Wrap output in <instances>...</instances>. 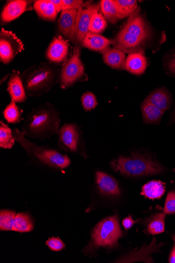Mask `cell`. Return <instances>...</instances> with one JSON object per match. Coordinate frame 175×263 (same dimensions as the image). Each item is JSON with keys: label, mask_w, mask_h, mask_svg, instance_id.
<instances>
[{"label": "cell", "mask_w": 175, "mask_h": 263, "mask_svg": "<svg viewBox=\"0 0 175 263\" xmlns=\"http://www.w3.org/2000/svg\"><path fill=\"white\" fill-rule=\"evenodd\" d=\"M60 75L58 66L51 62L31 66L22 75L27 95L36 97L47 93L59 82Z\"/></svg>", "instance_id": "2"}, {"label": "cell", "mask_w": 175, "mask_h": 263, "mask_svg": "<svg viewBox=\"0 0 175 263\" xmlns=\"http://www.w3.org/2000/svg\"><path fill=\"white\" fill-rule=\"evenodd\" d=\"M143 121L147 124H158L165 112L151 103L144 100L141 105Z\"/></svg>", "instance_id": "20"}, {"label": "cell", "mask_w": 175, "mask_h": 263, "mask_svg": "<svg viewBox=\"0 0 175 263\" xmlns=\"http://www.w3.org/2000/svg\"><path fill=\"white\" fill-rule=\"evenodd\" d=\"M173 240L174 242V243H175V235L173 236Z\"/></svg>", "instance_id": "41"}, {"label": "cell", "mask_w": 175, "mask_h": 263, "mask_svg": "<svg viewBox=\"0 0 175 263\" xmlns=\"http://www.w3.org/2000/svg\"><path fill=\"white\" fill-rule=\"evenodd\" d=\"M77 14V10H63L58 20V29L69 41H75Z\"/></svg>", "instance_id": "13"}, {"label": "cell", "mask_w": 175, "mask_h": 263, "mask_svg": "<svg viewBox=\"0 0 175 263\" xmlns=\"http://www.w3.org/2000/svg\"><path fill=\"white\" fill-rule=\"evenodd\" d=\"M114 2L123 18L130 16L139 7L136 0H114Z\"/></svg>", "instance_id": "27"}, {"label": "cell", "mask_w": 175, "mask_h": 263, "mask_svg": "<svg viewBox=\"0 0 175 263\" xmlns=\"http://www.w3.org/2000/svg\"><path fill=\"white\" fill-rule=\"evenodd\" d=\"M15 141L11 129L3 121L0 122V147L11 149Z\"/></svg>", "instance_id": "26"}, {"label": "cell", "mask_w": 175, "mask_h": 263, "mask_svg": "<svg viewBox=\"0 0 175 263\" xmlns=\"http://www.w3.org/2000/svg\"><path fill=\"white\" fill-rule=\"evenodd\" d=\"M147 66V60L145 55L140 53L129 54L125 61L124 69L136 76L144 74Z\"/></svg>", "instance_id": "18"}, {"label": "cell", "mask_w": 175, "mask_h": 263, "mask_svg": "<svg viewBox=\"0 0 175 263\" xmlns=\"http://www.w3.org/2000/svg\"><path fill=\"white\" fill-rule=\"evenodd\" d=\"M23 112L14 101H11L3 111V115L7 122L9 124H15L23 120L22 117Z\"/></svg>", "instance_id": "25"}, {"label": "cell", "mask_w": 175, "mask_h": 263, "mask_svg": "<svg viewBox=\"0 0 175 263\" xmlns=\"http://www.w3.org/2000/svg\"><path fill=\"white\" fill-rule=\"evenodd\" d=\"M101 8L105 18L111 24L124 18L118 12L114 0H102Z\"/></svg>", "instance_id": "24"}, {"label": "cell", "mask_w": 175, "mask_h": 263, "mask_svg": "<svg viewBox=\"0 0 175 263\" xmlns=\"http://www.w3.org/2000/svg\"><path fill=\"white\" fill-rule=\"evenodd\" d=\"M84 3L82 0H62L61 10H79Z\"/></svg>", "instance_id": "34"}, {"label": "cell", "mask_w": 175, "mask_h": 263, "mask_svg": "<svg viewBox=\"0 0 175 263\" xmlns=\"http://www.w3.org/2000/svg\"><path fill=\"white\" fill-rule=\"evenodd\" d=\"M123 29L130 34L147 42L151 41L153 36V31L142 15L139 7L129 16Z\"/></svg>", "instance_id": "9"}, {"label": "cell", "mask_w": 175, "mask_h": 263, "mask_svg": "<svg viewBox=\"0 0 175 263\" xmlns=\"http://www.w3.org/2000/svg\"><path fill=\"white\" fill-rule=\"evenodd\" d=\"M164 212L165 214L175 213V192L171 191L167 196L165 201Z\"/></svg>", "instance_id": "33"}, {"label": "cell", "mask_w": 175, "mask_h": 263, "mask_svg": "<svg viewBox=\"0 0 175 263\" xmlns=\"http://www.w3.org/2000/svg\"><path fill=\"white\" fill-rule=\"evenodd\" d=\"M101 6L91 2L84 3L78 10L76 20V30L75 41L77 45L83 46V40L89 32V28L92 16L98 13Z\"/></svg>", "instance_id": "8"}, {"label": "cell", "mask_w": 175, "mask_h": 263, "mask_svg": "<svg viewBox=\"0 0 175 263\" xmlns=\"http://www.w3.org/2000/svg\"><path fill=\"white\" fill-rule=\"evenodd\" d=\"M81 100L83 107L87 111L94 109L98 104L96 97L91 92L87 91L84 93L82 97Z\"/></svg>", "instance_id": "31"}, {"label": "cell", "mask_w": 175, "mask_h": 263, "mask_svg": "<svg viewBox=\"0 0 175 263\" xmlns=\"http://www.w3.org/2000/svg\"><path fill=\"white\" fill-rule=\"evenodd\" d=\"M10 75H7L6 77H5L3 79L1 80V85L3 84V83L6 82L7 79H8Z\"/></svg>", "instance_id": "39"}, {"label": "cell", "mask_w": 175, "mask_h": 263, "mask_svg": "<svg viewBox=\"0 0 175 263\" xmlns=\"http://www.w3.org/2000/svg\"><path fill=\"white\" fill-rule=\"evenodd\" d=\"M145 101L152 103L165 112L171 107L172 98L168 90L165 87H160L150 93Z\"/></svg>", "instance_id": "16"}, {"label": "cell", "mask_w": 175, "mask_h": 263, "mask_svg": "<svg viewBox=\"0 0 175 263\" xmlns=\"http://www.w3.org/2000/svg\"><path fill=\"white\" fill-rule=\"evenodd\" d=\"M33 2L27 0H11L7 2L1 14L2 22L4 24L9 23L24 12L32 11L33 9Z\"/></svg>", "instance_id": "12"}, {"label": "cell", "mask_w": 175, "mask_h": 263, "mask_svg": "<svg viewBox=\"0 0 175 263\" xmlns=\"http://www.w3.org/2000/svg\"><path fill=\"white\" fill-rule=\"evenodd\" d=\"M169 261L170 263H175V246L171 252Z\"/></svg>", "instance_id": "38"}, {"label": "cell", "mask_w": 175, "mask_h": 263, "mask_svg": "<svg viewBox=\"0 0 175 263\" xmlns=\"http://www.w3.org/2000/svg\"><path fill=\"white\" fill-rule=\"evenodd\" d=\"M122 234L118 217L114 216L98 223L92 232V238L95 246L113 247Z\"/></svg>", "instance_id": "5"}, {"label": "cell", "mask_w": 175, "mask_h": 263, "mask_svg": "<svg viewBox=\"0 0 175 263\" xmlns=\"http://www.w3.org/2000/svg\"><path fill=\"white\" fill-rule=\"evenodd\" d=\"M173 120L174 122L175 123V108H174V112H173Z\"/></svg>", "instance_id": "40"}, {"label": "cell", "mask_w": 175, "mask_h": 263, "mask_svg": "<svg viewBox=\"0 0 175 263\" xmlns=\"http://www.w3.org/2000/svg\"><path fill=\"white\" fill-rule=\"evenodd\" d=\"M60 123L58 110L53 105L46 103L34 108L28 115L22 132L26 136L44 140L57 133Z\"/></svg>", "instance_id": "1"}, {"label": "cell", "mask_w": 175, "mask_h": 263, "mask_svg": "<svg viewBox=\"0 0 175 263\" xmlns=\"http://www.w3.org/2000/svg\"><path fill=\"white\" fill-rule=\"evenodd\" d=\"M56 8L57 13H59L61 10L62 0H51Z\"/></svg>", "instance_id": "37"}, {"label": "cell", "mask_w": 175, "mask_h": 263, "mask_svg": "<svg viewBox=\"0 0 175 263\" xmlns=\"http://www.w3.org/2000/svg\"><path fill=\"white\" fill-rule=\"evenodd\" d=\"M46 245L53 251H62L65 247V245L59 237L49 238L46 242Z\"/></svg>", "instance_id": "35"}, {"label": "cell", "mask_w": 175, "mask_h": 263, "mask_svg": "<svg viewBox=\"0 0 175 263\" xmlns=\"http://www.w3.org/2000/svg\"><path fill=\"white\" fill-rule=\"evenodd\" d=\"M69 56V41L59 35L54 37L46 51V58L55 64L65 63Z\"/></svg>", "instance_id": "10"}, {"label": "cell", "mask_w": 175, "mask_h": 263, "mask_svg": "<svg viewBox=\"0 0 175 263\" xmlns=\"http://www.w3.org/2000/svg\"><path fill=\"white\" fill-rule=\"evenodd\" d=\"M111 45L108 39L100 35L89 32L85 36L83 46L91 51L103 53Z\"/></svg>", "instance_id": "17"}, {"label": "cell", "mask_w": 175, "mask_h": 263, "mask_svg": "<svg viewBox=\"0 0 175 263\" xmlns=\"http://www.w3.org/2000/svg\"><path fill=\"white\" fill-rule=\"evenodd\" d=\"M96 182L102 195L115 197L121 194L117 181L110 176L101 172L96 173Z\"/></svg>", "instance_id": "15"}, {"label": "cell", "mask_w": 175, "mask_h": 263, "mask_svg": "<svg viewBox=\"0 0 175 263\" xmlns=\"http://www.w3.org/2000/svg\"><path fill=\"white\" fill-rule=\"evenodd\" d=\"M164 183L160 181H151L142 187L141 195L150 199L160 198L165 193Z\"/></svg>", "instance_id": "22"}, {"label": "cell", "mask_w": 175, "mask_h": 263, "mask_svg": "<svg viewBox=\"0 0 175 263\" xmlns=\"http://www.w3.org/2000/svg\"><path fill=\"white\" fill-rule=\"evenodd\" d=\"M33 9L41 18L49 21H55L58 13L51 0H37L33 4Z\"/></svg>", "instance_id": "19"}, {"label": "cell", "mask_w": 175, "mask_h": 263, "mask_svg": "<svg viewBox=\"0 0 175 263\" xmlns=\"http://www.w3.org/2000/svg\"><path fill=\"white\" fill-rule=\"evenodd\" d=\"M163 64L170 73L175 76V49L166 54L164 59Z\"/></svg>", "instance_id": "32"}, {"label": "cell", "mask_w": 175, "mask_h": 263, "mask_svg": "<svg viewBox=\"0 0 175 263\" xmlns=\"http://www.w3.org/2000/svg\"><path fill=\"white\" fill-rule=\"evenodd\" d=\"M107 26V22L104 15L101 13H95L91 18L89 32L99 34L105 31Z\"/></svg>", "instance_id": "29"}, {"label": "cell", "mask_w": 175, "mask_h": 263, "mask_svg": "<svg viewBox=\"0 0 175 263\" xmlns=\"http://www.w3.org/2000/svg\"><path fill=\"white\" fill-rule=\"evenodd\" d=\"M59 145L66 151L76 152L78 150L80 133L74 124H65L57 132Z\"/></svg>", "instance_id": "11"}, {"label": "cell", "mask_w": 175, "mask_h": 263, "mask_svg": "<svg viewBox=\"0 0 175 263\" xmlns=\"http://www.w3.org/2000/svg\"><path fill=\"white\" fill-rule=\"evenodd\" d=\"M33 229L34 223L28 214H16L12 231L20 233L30 232Z\"/></svg>", "instance_id": "23"}, {"label": "cell", "mask_w": 175, "mask_h": 263, "mask_svg": "<svg viewBox=\"0 0 175 263\" xmlns=\"http://www.w3.org/2000/svg\"><path fill=\"white\" fill-rule=\"evenodd\" d=\"M24 50V44L15 34L2 29L0 33V60L2 63L9 64Z\"/></svg>", "instance_id": "6"}, {"label": "cell", "mask_w": 175, "mask_h": 263, "mask_svg": "<svg viewBox=\"0 0 175 263\" xmlns=\"http://www.w3.org/2000/svg\"><path fill=\"white\" fill-rule=\"evenodd\" d=\"M116 49L123 53L131 54L140 53L145 55V50L148 42L129 33L123 28L111 41Z\"/></svg>", "instance_id": "7"}, {"label": "cell", "mask_w": 175, "mask_h": 263, "mask_svg": "<svg viewBox=\"0 0 175 263\" xmlns=\"http://www.w3.org/2000/svg\"><path fill=\"white\" fill-rule=\"evenodd\" d=\"M111 165L114 171L128 177L158 175L163 172L159 163L137 155L120 157L112 161Z\"/></svg>", "instance_id": "3"}, {"label": "cell", "mask_w": 175, "mask_h": 263, "mask_svg": "<svg viewBox=\"0 0 175 263\" xmlns=\"http://www.w3.org/2000/svg\"><path fill=\"white\" fill-rule=\"evenodd\" d=\"M166 215L159 213L150 221L147 227V231L149 234L155 235L163 233L165 230V220Z\"/></svg>", "instance_id": "28"}, {"label": "cell", "mask_w": 175, "mask_h": 263, "mask_svg": "<svg viewBox=\"0 0 175 263\" xmlns=\"http://www.w3.org/2000/svg\"><path fill=\"white\" fill-rule=\"evenodd\" d=\"M7 91L10 96L11 101L16 103L26 102L27 95L23 85L22 75L18 70L14 69L12 71L8 83Z\"/></svg>", "instance_id": "14"}, {"label": "cell", "mask_w": 175, "mask_h": 263, "mask_svg": "<svg viewBox=\"0 0 175 263\" xmlns=\"http://www.w3.org/2000/svg\"><path fill=\"white\" fill-rule=\"evenodd\" d=\"M16 215L14 211L2 210L0 212V230H12Z\"/></svg>", "instance_id": "30"}, {"label": "cell", "mask_w": 175, "mask_h": 263, "mask_svg": "<svg viewBox=\"0 0 175 263\" xmlns=\"http://www.w3.org/2000/svg\"><path fill=\"white\" fill-rule=\"evenodd\" d=\"M106 64L115 69H124L126 55L115 47H109L103 53Z\"/></svg>", "instance_id": "21"}, {"label": "cell", "mask_w": 175, "mask_h": 263, "mask_svg": "<svg viewBox=\"0 0 175 263\" xmlns=\"http://www.w3.org/2000/svg\"><path fill=\"white\" fill-rule=\"evenodd\" d=\"M81 52L80 45L76 44L71 57L62 66L59 79L62 88H69L84 78L85 69L81 59Z\"/></svg>", "instance_id": "4"}, {"label": "cell", "mask_w": 175, "mask_h": 263, "mask_svg": "<svg viewBox=\"0 0 175 263\" xmlns=\"http://www.w3.org/2000/svg\"><path fill=\"white\" fill-rule=\"evenodd\" d=\"M134 222L131 217L124 219L122 221V224L126 230L130 229L134 224Z\"/></svg>", "instance_id": "36"}]
</instances>
